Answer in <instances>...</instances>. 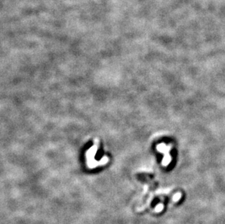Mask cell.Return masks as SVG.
Returning a JSON list of instances; mask_svg holds the SVG:
<instances>
[{
	"label": "cell",
	"instance_id": "6da1fadb",
	"mask_svg": "<svg viewBox=\"0 0 225 224\" xmlns=\"http://www.w3.org/2000/svg\"><path fill=\"white\" fill-rule=\"evenodd\" d=\"M164 208V206L162 204H159L158 205H157V207H155V212H157V213H159V212L162 211V210H163Z\"/></svg>",
	"mask_w": 225,
	"mask_h": 224
},
{
	"label": "cell",
	"instance_id": "7a4b0ae2",
	"mask_svg": "<svg viewBox=\"0 0 225 224\" xmlns=\"http://www.w3.org/2000/svg\"><path fill=\"white\" fill-rule=\"evenodd\" d=\"M181 195L180 193L176 194H175L174 197H173V200H174V201H177L178 199H180V198H181Z\"/></svg>",
	"mask_w": 225,
	"mask_h": 224
}]
</instances>
